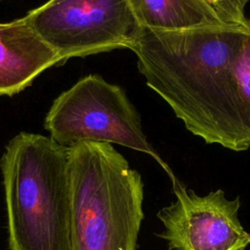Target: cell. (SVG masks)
Masks as SVG:
<instances>
[{
    "instance_id": "obj_5",
    "label": "cell",
    "mask_w": 250,
    "mask_h": 250,
    "mask_svg": "<svg viewBox=\"0 0 250 250\" xmlns=\"http://www.w3.org/2000/svg\"><path fill=\"white\" fill-rule=\"evenodd\" d=\"M23 18L62 62L128 49L143 29L129 0L50 1Z\"/></svg>"
},
{
    "instance_id": "obj_8",
    "label": "cell",
    "mask_w": 250,
    "mask_h": 250,
    "mask_svg": "<svg viewBox=\"0 0 250 250\" xmlns=\"http://www.w3.org/2000/svg\"><path fill=\"white\" fill-rule=\"evenodd\" d=\"M60 62L58 54L23 17L0 22V96L22 91L40 73Z\"/></svg>"
},
{
    "instance_id": "obj_4",
    "label": "cell",
    "mask_w": 250,
    "mask_h": 250,
    "mask_svg": "<svg viewBox=\"0 0 250 250\" xmlns=\"http://www.w3.org/2000/svg\"><path fill=\"white\" fill-rule=\"evenodd\" d=\"M44 128L59 145L70 147L84 142L120 145L151 156L178 181L143 130L141 114L124 89L99 74L81 77L58 96L44 119Z\"/></svg>"
},
{
    "instance_id": "obj_7",
    "label": "cell",
    "mask_w": 250,
    "mask_h": 250,
    "mask_svg": "<svg viewBox=\"0 0 250 250\" xmlns=\"http://www.w3.org/2000/svg\"><path fill=\"white\" fill-rule=\"evenodd\" d=\"M248 0H129L142 28L182 31L247 21Z\"/></svg>"
},
{
    "instance_id": "obj_6",
    "label": "cell",
    "mask_w": 250,
    "mask_h": 250,
    "mask_svg": "<svg viewBox=\"0 0 250 250\" xmlns=\"http://www.w3.org/2000/svg\"><path fill=\"white\" fill-rule=\"evenodd\" d=\"M175 200L157 212L164 229L157 234L169 250H244L250 233L238 219L240 196L229 199L223 189L198 195L180 182Z\"/></svg>"
},
{
    "instance_id": "obj_3",
    "label": "cell",
    "mask_w": 250,
    "mask_h": 250,
    "mask_svg": "<svg viewBox=\"0 0 250 250\" xmlns=\"http://www.w3.org/2000/svg\"><path fill=\"white\" fill-rule=\"evenodd\" d=\"M71 250H137L144 181L112 145L68 147Z\"/></svg>"
},
{
    "instance_id": "obj_1",
    "label": "cell",
    "mask_w": 250,
    "mask_h": 250,
    "mask_svg": "<svg viewBox=\"0 0 250 250\" xmlns=\"http://www.w3.org/2000/svg\"><path fill=\"white\" fill-rule=\"evenodd\" d=\"M146 86L208 145L250 147V17L223 26L143 28L128 48Z\"/></svg>"
},
{
    "instance_id": "obj_2",
    "label": "cell",
    "mask_w": 250,
    "mask_h": 250,
    "mask_svg": "<svg viewBox=\"0 0 250 250\" xmlns=\"http://www.w3.org/2000/svg\"><path fill=\"white\" fill-rule=\"evenodd\" d=\"M68 147L50 137L21 132L0 167L10 250H71Z\"/></svg>"
}]
</instances>
